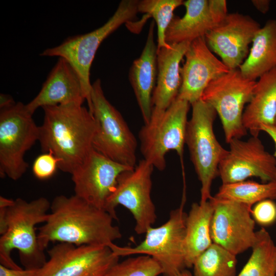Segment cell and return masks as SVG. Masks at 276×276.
<instances>
[{
    "label": "cell",
    "mask_w": 276,
    "mask_h": 276,
    "mask_svg": "<svg viewBox=\"0 0 276 276\" xmlns=\"http://www.w3.org/2000/svg\"><path fill=\"white\" fill-rule=\"evenodd\" d=\"M14 200L5 198L2 196H0V208H8L11 205Z\"/></svg>",
    "instance_id": "cell-36"
},
{
    "label": "cell",
    "mask_w": 276,
    "mask_h": 276,
    "mask_svg": "<svg viewBox=\"0 0 276 276\" xmlns=\"http://www.w3.org/2000/svg\"><path fill=\"white\" fill-rule=\"evenodd\" d=\"M248 54L239 67L246 78L256 80L276 68V20H268L256 33Z\"/></svg>",
    "instance_id": "cell-24"
},
{
    "label": "cell",
    "mask_w": 276,
    "mask_h": 276,
    "mask_svg": "<svg viewBox=\"0 0 276 276\" xmlns=\"http://www.w3.org/2000/svg\"><path fill=\"white\" fill-rule=\"evenodd\" d=\"M251 255L237 276H276V244L264 228L257 232Z\"/></svg>",
    "instance_id": "cell-25"
},
{
    "label": "cell",
    "mask_w": 276,
    "mask_h": 276,
    "mask_svg": "<svg viewBox=\"0 0 276 276\" xmlns=\"http://www.w3.org/2000/svg\"><path fill=\"white\" fill-rule=\"evenodd\" d=\"M185 57L177 97L192 104L201 98L213 80L231 70L212 53L204 37L192 41Z\"/></svg>",
    "instance_id": "cell-17"
},
{
    "label": "cell",
    "mask_w": 276,
    "mask_h": 276,
    "mask_svg": "<svg viewBox=\"0 0 276 276\" xmlns=\"http://www.w3.org/2000/svg\"><path fill=\"white\" fill-rule=\"evenodd\" d=\"M229 149L221 160L218 176L223 184L245 180L257 177L263 182L276 181V159L265 150L258 136L246 141L234 139Z\"/></svg>",
    "instance_id": "cell-13"
},
{
    "label": "cell",
    "mask_w": 276,
    "mask_h": 276,
    "mask_svg": "<svg viewBox=\"0 0 276 276\" xmlns=\"http://www.w3.org/2000/svg\"><path fill=\"white\" fill-rule=\"evenodd\" d=\"M59 160L50 151L44 153L36 158L32 171L39 179L45 180L53 176L58 168Z\"/></svg>",
    "instance_id": "cell-30"
},
{
    "label": "cell",
    "mask_w": 276,
    "mask_h": 276,
    "mask_svg": "<svg viewBox=\"0 0 276 276\" xmlns=\"http://www.w3.org/2000/svg\"><path fill=\"white\" fill-rule=\"evenodd\" d=\"M117 163L94 149L71 174L75 195L106 212L107 201L123 172L133 169Z\"/></svg>",
    "instance_id": "cell-15"
},
{
    "label": "cell",
    "mask_w": 276,
    "mask_h": 276,
    "mask_svg": "<svg viewBox=\"0 0 276 276\" xmlns=\"http://www.w3.org/2000/svg\"><path fill=\"white\" fill-rule=\"evenodd\" d=\"M84 101L78 74L67 61L59 58L38 94L26 104V107L33 115L40 107L72 103L82 105Z\"/></svg>",
    "instance_id": "cell-19"
},
{
    "label": "cell",
    "mask_w": 276,
    "mask_h": 276,
    "mask_svg": "<svg viewBox=\"0 0 276 276\" xmlns=\"http://www.w3.org/2000/svg\"><path fill=\"white\" fill-rule=\"evenodd\" d=\"M137 0L122 1L115 12L102 26L89 33L71 36L59 45L44 50L40 55L59 57L67 61L78 74L83 95L90 111L91 85L90 69L103 40L122 25L130 22L138 13Z\"/></svg>",
    "instance_id": "cell-4"
},
{
    "label": "cell",
    "mask_w": 276,
    "mask_h": 276,
    "mask_svg": "<svg viewBox=\"0 0 276 276\" xmlns=\"http://www.w3.org/2000/svg\"><path fill=\"white\" fill-rule=\"evenodd\" d=\"M214 209L211 198L203 203H193L187 214L185 240L187 268L193 267L197 257L213 243L211 228Z\"/></svg>",
    "instance_id": "cell-23"
},
{
    "label": "cell",
    "mask_w": 276,
    "mask_h": 276,
    "mask_svg": "<svg viewBox=\"0 0 276 276\" xmlns=\"http://www.w3.org/2000/svg\"><path fill=\"white\" fill-rule=\"evenodd\" d=\"M16 103L12 97L10 95L1 94L0 109L11 107Z\"/></svg>",
    "instance_id": "cell-34"
},
{
    "label": "cell",
    "mask_w": 276,
    "mask_h": 276,
    "mask_svg": "<svg viewBox=\"0 0 276 276\" xmlns=\"http://www.w3.org/2000/svg\"><path fill=\"white\" fill-rule=\"evenodd\" d=\"M163 273L160 264L152 257L145 255L118 262L106 276H158Z\"/></svg>",
    "instance_id": "cell-29"
},
{
    "label": "cell",
    "mask_w": 276,
    "mask_h": 276,
    "mask_svg": "<svg viewBox=\"0 0 276 276\" xmlns=\"http://www.w3.org/2000/svg\"><path fill=\"white\" fill-rule=\"evenodd\" d=\"M154 167L144 159L132 170L119 177L115 190L107 201L106 212L117 220L116 208L122 205L132 214L137 234H145L156 221L155 207L151 198Z\"/></svg>",
    "instance_id": "cell-11"
},
{
    "label": "cell",
    "mask_w": 276,
    "mask_h": 276,
    "mask_svg": "<svg viewBox=\"0 0 276 276\" xmlns=\"http://www.w3.org/2000/svg\"><path fill=\"white\" fill-rule=\"evenodd\" d=\"M190 104L177 97L162 114L151 116L139 131L144 159L159 171L166 168L169 151H175L182 157Z\"/></svg>",
    "instance_id": "cell-8"
},
{
    "label": "cell",
    "mask_w": 276,
    "mask_h": 276,
    "mask_svg": "<svg viewBox=\"0 0 276 276\" xmlns=\"http://www.w3.org/2000/svg\"><path fill=\"white\" fill-rule=\"evenodd\" d=\"M32 116L20 102L0 109L1 177L17 180L26 172L25 154L39 139V126Z\"/></svg>",
    "instance_id": "cell-9"
},
{
    "label": "cell",
    "mask_w": 276,
    "mask_h": 276,
    "mask_svg": "<svg viewBox=\"0 0 276 276\" xmlns=\"http://www.w3.org/2000/svg\"><path fill=\"white\" fill-rule=\"evenodd\" d=\"M50 210L37 233L39 245L44 250L52 242L110 247L122 238L110 214L75 194L57 196L51 203Z\"/></svg>",
    "instance_id": "cell-1"
},
{
    "label": "cell",
    "mask_w": 276,
    "mask_h": 276,
    "mask_svg": "<svg viewBox=\"0 0 276 276\" xmlns=\"http://www.w3.org/2000/svg\"><path fill=\"white\" fill-rule=\"evenodd\" d=\"M261 131H264L267 133L273 140L275 148V152L274 156L276 157V127L274 125L270 126H262L261 127Z\"/></svg>",
    "instance_id": "cell-35"
},
{
    "label": "cell",
    "mask_w": 276,
    "mask_h": 276,
    "mask_svg": "<svg viewBox=\"0 0 276 276\" xmlns=\"http://www.w3.org/2000/svg\"><path fill=\"white\" fill-rule=\"evenodd\" d=\"M190 43L169 44L157 49V74L151 116L162 114L177 98L181 84L180 63Z\"/></svg>",
    "instance_id": "cell-20"
},
{
    "label": "cell",
    "mask_w": 276,
    "mask_h": 276,
    "mask_svg": "<svg viewBox=\"0 0 276 276\" xmlns=\"http://www.w3.org/2000/svg\"><path fill=\"white\" fill-rule=\"evenodd\" d=\"M251 215L258 224L270 225L276 221V204L271 199L260 201L251 209Z\"/></svg>",
    "instance_id": "cell-31"
},
{
    "label": "cell",
    "mask_w": 276,
    "mask_h": 276,
    "mask_svg": "<svg viewBox=\"0 0 276 276\" xmlns=\"http://www.w3.org/2000/svg\"><path fill=\"white\" fill-rule=\"evenodd\" d=\"M215 198L252 205L266 199H276V181L260 183L254 181H242L222 184Z\"/></svg>",
    "instance_id": "cell-26"
},
{
    "label": "cell",
    "mask_w": 276,
    "mask_h": 276,
    "mask_svg": "<svg viewBox=\"0 0 276 276\" xmlns=\"http://www.w3.org/2000/svg\"><path fill=\"white\" fill-rule=\"evenodd\" d=\"M34 276H106L120 257L107 246L59 243Z\"/></svg>",
    "instance_id": "cell-12"
},
{
    "label": "cell",
    "mask_w": 276,
    "mask_h": 276,
    "mask_svg": "<svg viewBox=\"0 0 276 276\" xmlns=\"http://www.w3.org/2000/svg\"><path fill=\"white\" fill-rule=\"evenodd\" d=\"M44 118L39 126L43 152H51L59 160L58 168L72 174L94 149L96 123L88 108L77 104L42 107Z\"/></svg>",
    "instance_id": "cell-2"
},
{
    "label": "cell",
    "mask_w": 276,
    "mask_h": 276,
    "mask_svg": "<svg viewBox=\"0 0 276 276\" xmlns=\"http://www.w3.org/2000/svg\"><path fill=\"white\" fill-rule=\"evenodd\" d=\"M154 22L152 21L142 52L133 62L129 72V81L144 124H147L151 117L152 98L157 74V47L154 41Z\"/></svg>",
    "instance_id": "cell-21"
},
{
    "label": "cell",
    "mask_w": 276,
    "mask_h": 276,
    "mask_svg": "<svg viewBox=\"0 0 276 276\" xmlns=\"http://www.w3.org/2000/svg\"><path fill=\"white\" fill-rule=\"evenodd\" d=\"M251 3L256 9L263 14L269 11L270 3L269 0H252Z\"/></svg>",
    "instance_id": "cell-33"
},
{
    "label": "cell",
    "mask_w": 276,
    "mask_h": 276,
    "mask_svg": "<svg viewBox=\"0 0 276 276\" xmlns=\"http://www.w3.org/2000/svg\"><path fill=\"white\" fill-rule=\"evenodd\" d=\"M186 13L174 17L165 34L167 43L191 42L206 34L227 15L225 0H187L183 2Z\"/></svg>",
    "instance_id": "cell-18"
},
{
    "label": "cell",
    "mask_w": 276,
    "mask_h": 276,
    "mask_svg": "<svg viewBox=\"0 0 276 276\" xmlns=\"http://www.w3.org/2000/svg\"><path fill=\"white\" fill-rule=\"evenodd\" d=\"M91 108L96 123L93 148L121 164L136 166L137 141L120 112L106 98L100 79L91 85Z\"/></svg>",
    "instance_id": "cell-6"
},
{
    "label": "cell",
    "mask_w": 276,
    "mask_h": 276,
    "mask_svg": "<svg viewBox=\"0 0 276 276\" xmlns=\"http://www.w3.org/2000/svg\"><path fill=\"white\" fill-rule=\"evenodd\" d=\"M192 112L188 121L186 144L190 158L201 182L200 203L212 196L211 188L218 176V168L227 151L224 149L214 134L213 124L217 114L210 104L201 99L191 104Z\"/></svg>",
    "instance_id": "cell-5"
},
{
    "label": "cell",
    "mask_w": 276,
    "mask_h": 276,
    "mask_svg": "<svg viewBox=\"0 0 276 276\" xmlns=\"http://www.w3.org/2000/svg\"><path fill=\"white\" fill-rule=\"evenodd\" d=\"M180 206L170 213L165 223L150 227L144 240L134 247H122L113 243L110 248L119 257L143 254L152 257L161 265L164 276H178L186 269L185 240L187 214Z\"/></svg>",
    "instance_id": "cell-7"
},
{
    "label": "cell",
    "mask_w": 276,
    "mask_h": 276,
    "mask_svg": "<svg viewBox=\"0 0 276 276\" xmlns=\"http://www.w3.org/2000/svg\"><path fill=\"white\" fill-rule=\"evenodd\" d=\"M276 118V68L256 81L251 99L244 109L243 124L251 136H258L262 126L274 125Z\"/></svg>",
    "instance_id": "cell-22"
},
{
    "label": "cell",
    "mask_w": 276,
    "mask_h": 276,
    "mask_svg": "<svg viewBox=\"0 0 276 276\" xmlns=\"http://www.w3.org/2000/svg\"><path fill=\"white\" fill-rule=\"evenodd\" d=\"M237 256L213 243L195 261L193 276H237Z\"/></svg>",
    "instance_id": "cell-27"
},
{
    "label": "cell",
    "mask_w": 276,
    "mask_h": 276,
    "mask_svg": "<svg viewBox=\"0 0 276 276\" xmlns=\"http://www.w3.org/2000/svg\"><path fill=\"white\" fill-rule=\"evenodd\" d=\"M211 199L215 205L211 228L213 243L236 256L251 248L257 240L251 207L214 196Z\"/></svg>",
    "instance_id": "cell-14"
},
{
    "label": "cell",
    "mask_w": 276,
    "mask_h": 276,
    "mask_svg": "<svg viewBox=\"0 0 276 276\" xmlns=\"http://www.w3.org/2000/svg\"><path fill=\"white\" fill-rule=\"evenodd\" d=\"M178 276H193L189 270L185 269L182 271Z\"/></svg>",
    "instance_id": "cell-37"
},
{
    "label": "cell",
    "mask_w": 276,
    "mask_h": 276,
    "mask_svg": "<svg viewBox=\"0 0 276 276\" xmlns=\"http://www.w3.org/2000/svg\"><path fill=\"white\" fill-rule=\"evenodd\" d=\"M260 28L259 23L248 15L228 13L204 38L210 49L229 70H235L247 57L249 44Z\"/></svg>",
    "instance_id": "cell-16"
},
{
    "label": "cell",
    "mask_w": 276,
    "mask_h": 276,
    "mask_svg": "<svg viewBox=\"0 0 276 276\" xmlns=\"http://www.w3.org/2000/svg\"><path fill=\"white\" fill-rule=\"evenodd\" d=\"M182 0L139 1L138 12L154 18L157 27V49L169 45L165 40L166 31L174 16V10L183 5Z\"/></svg>",
    "instance_id": "cell-28"
},
{
    "label": "cell",
    "mask_w": 276,
    "mask_h": 276,
    "mask_svg": "<svg viewBox=\"0 0 276 276\" xmlns=\"http://www.w3.org/2000/svg\"><path fill=\"white\" fill-rule=\"evenodd\" d=\"M51 203L43 197L30 201L18 198L8 208H0V262L7 268H21L11 252L17 249L25 269L38 270L46 263L44 250L39 245L36 225L44 223Z\"/></svg>",
    "instance_id": "cell-3"
},
{
    "label": "cell",
    "mask_w": 276,
    "mask_h": 276,
    "mask_svg": "<svg viewBox=\"0 0 276 276\" xmlns=\"http://www.w3.org/2000/svg\"><path fill=\"white\" fill-rule=\"evenodd\" d=\"M37 270L15 269L0 265V276H34Z\"/></svg>",
    "instance_id": "cell-32"
},
{
    "label": "cell",
    "mask_w": 276,
    "mask_h": 276,
    "mask_svg": "<svg viewBox=\"0 0 276 276\" xmlns=\"http://www.w3.org/2000/svg\"><path fill=\"white\" fill-rule=\"evenodd\" d=\"M274 126H275L276 127V118H275Z\"/></svg>",
    "instance_id": "cell-38"
},
{
    "label": "cell",
    "mask_w": 276,
    "mask_h": 276,
    "mask_svg": "<svg viewBox=\"0 0 276 276\" xmlns=\"http://www.w3.org/2000/svg\"><path fill=\"white\" fill-rule=\"evenodd\" d=\"M256 84V80L246 78L237 68L213 80L203 93L201 99L214 108L221 120L227 143L247 133L242 121L244 108Z\"/></svg>",
    "instance_id": "cell-10"
}]
</instances>
